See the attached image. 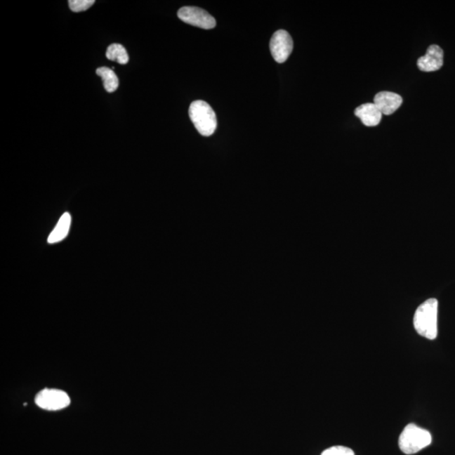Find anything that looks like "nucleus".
I'll use <instances>...</instances> for the list:
<instances>
[{"mask_svg": "<svg viewBox=\"0 0 455 455\" xmlns=\"http://www.w3.org/2000/svg\"><path fill=\"white\" fill-rule=\"evenodd\" d=\"M438 302L436 298H429L417 308L413 324L415 330L421 336L434 340L437 336Z\"/></svg>", "mask_w": 455, "mask_h": 455, "instance_id": "obj_1", "label": "nucleus"}, {"mask_svg": "<svg viewBox=\"0 0 455 455\" xmlns=\"http://www.w3.org/2000/svg\"><path fill=\"white\" fill-rule=\"evenodd\" d=\"M431 433L414 423L403 429L399 437V447L404 454L410 455L418 453L432 444Z\"/></svg>", "mask_w": 455, "mask_h": 455, "instance_id": "obj_2", "label": "nucleus"}, {"mask_svg": "<svg viewBox=\"0 0 455 455\" xmlns=\"http://www.w3.org/2000/svg\"><path fill=\"white\" fill-rule=\"evenodd\" d=\"M189 116L202 136H211L217 128L216 114L204 100H196L190 105Z\"/></svg>", "mask_w": 455, "mask_h": 455, "instance_id": "obj_3", "label": "nucleus"}, {"mask_svg": "<svg viewBox=\"0 0 455 455\" xmlns=\"http://www.w3.org/2000/svg\"><path fill=\"white\" fill-rule=\"evenodd\" d=\"M35 402L44 410L58 411L70 406V398L66 392L57 389H44L36 396Z\"/></svg>", "mask_w": 455, "mask_h": 455, "instance_id": "obj_4", "label": "nucleus"}, {"mask_svg": "<svg viewBox=\"0 0 455 455\" xmlns=\"http://www.w3.org/2000/svg\"><path fill=\"white\" fill-rule=\"evenodd\" d=\"M179 19L185 23L202 29H210L216 27V20L202 8L187 6L180 8Z\"/></svg>", "mask_w": 455, "mask_h": 455, "instance_id": "obj_5", "label": "nucleus"}, {"mask_svg": "<svg viewBox=\"0 0 455 455\" xmlns=\"http://www.w3.org/2000/svg\"><path fill=\"white\" fill-rule=\"evenodd\" d=\"M294 48L292 37L288 32L284 29H278L273 34L271 41H270V50L274 60L278 63L286 61Z\"/></svg>", "mask_w": 455, "mask_h": 455, "instance_id": "obj_6", "label": "nucleus"}, {"mask_svg": "<svg viewBox=\"0 0 455 455\" xmlns=\"http://www.w3.org/2000/svg\"><path fill=\"white\" fill-rule=\"evenodd\" d=\"M444 65V51L437 45H431L424 56L417 60V66L423 72H433L440 70Z\"/></svg>", "mask_w": 455, "mask_h": 455, "instance_id": "obj_7", "label": "nucleus"}, {"mask_svg": "<svg viewBox=\"0 0 455 455\" xmlns=\"http://www.w3.org/2000/svg\"><path fill=\"white\" fill-rule=\"evenodd\" d=\"M403 103L402 97L396 93L381 91L374 96V104L383 115H391Z\"/></svg>", "mask_w": 455, "mask_h": 455, "instance_id": "obj_8", "label": "nucleus"}, {"mask_svg": "<svg viewBox=\"0 0 455 455\" xmlns=\"http://www.w3.org/2000/svg\"><path fill=\"white\" fill-rule=\"evenodd\" d=\"M354 113L367 126L378 125L383 116L381 112L374 103L362 104L355 110Z\"/></svg>", "mask_w": 455, "mask_h": 455, "instance_id": "obj_9", "label": "nucleus"}, {"mask_svg": "<svg viewBox=\"0 0 455 455\" xmlns=\"http://www.w3.org/2000/svg\"><path fill=\"white\" fill-rule=\"evenodd\" d=\"M71 225V215L69 213H65L62 215L60 219L55 226L53 230L51 232L48 242L49 244H55L62 242L67 237L69 234Z\"/></svg>", "mask_w": 455, "mask_h": 455, "instance_id": "obj_10", "label": "nucleus"}, {"mask_svg": "<svg viewBox=\"0 0 455 455\" xmlns=\"http://www.w3.org/2000/svg\"><path fill=\"white\" fill-rule=\"evenodd\" d=\"M96 74L103 79L105 91L112 93L117 90L119 86V79L112 70L107 67H100L96 70Z\"/></svg>", "mask_w": 455, "mask_h": 455, "instance_id": "obj_11", "label": "nucleus"}, {"mask_svg": "<svg viewBox=\"0 0 455 455\" xmlns=\"http://www.w3.org/2000/svg\"><path fill=\"white\" fill-rule=\"evenodd\" d=\"M105 55L109 60L117 62L120 65H126L129 60L128 53L124 46L121 44L109 46Z\"/></svg>", "mask_w": 455, "mask_h": 455, "instance_id": "obj_12", "label": "nucleus"}, {"mask_svg": "<svg viewBox=\"0 0 455 455\" xmlns=\"http://www.w3.org/2000/svg\"><path fill=\"white\" fill-rule=\"evenodd\" d=\"M95 4L94 0H70L69 6L73 12H83Z\"/></svg>", "mask_w": 455, "mask_h": 455, "instance_id": "obj_13", "label": "nucleus"}, {"mask_svg": "<svg viewBox=\"0 0 455 455\" xmlns=\"http://www.w3.org/2000/svg\"><path fill=\"white\" fill-rule=\"evenodd\" d=\"M320 455H355L353 450L344 446H333L323 451Z\"/></svg>", "mask_w": 455, "mask_h": 455, "instance_id": "obj_14", "label": "nucleus"}]
</instances>
